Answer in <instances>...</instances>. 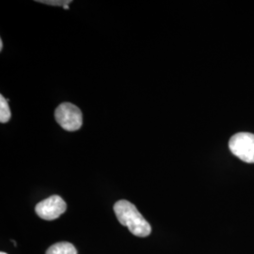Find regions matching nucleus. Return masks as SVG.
Returning <instances> with one entry per match:
<instances>
[{
  "label": "nucleus",
  "mask_w": 254,
  "mask_h": 254,
  "mask_svg": "<svg viewBox=\"0 0 254 254\" xmlns=\"http://www.w3.org/2000/svg\"><path fill=\"white\" fill-rule=\"evenodd\" d=\"M114 212L120 223L127 226L130 233L138 237H146L152 232L151 225L130 201L121 200L114 204Z\"/></svg>",
  "instance_id": "nucleus-1"
},
{
  "label": "nucleus",
  "mask_w": 254,
  "mask_h": 254,
  "mask_svg": "<svg viewBox=\"0 0 254 254\" xmlns=\"http://www.w3.org/2000/svg\"><path fill=\"white\" fill-rule=\"evenodd\" d=\"M55 119L64 130L69 132L79 130L83 123L81 110L71 103L61 104L55 111Z\"/></svg>",
  "instance_id": "nucleus-2"
},
{
  "label": "nucleus",
  "mask_w": 254,
  "mask_h": 254,
  "mask_svg": "<svg viewBox=\"0 0 254 254\" xmlns=\"http://www.w3.org/2000/svg\"><path fill=\"white\" fill-rule=\"evenodd\" d=\"M230 151L246 163H254V135L238 133L229 141Z\"/></svg>",
  "instance_id": "nucleus-3"
},
{
  "label": "nucleus",
  "mask_w": 254,
  "mask_h": 254,
  "mask_svg": "<svg viewBox=\"0 0 254 254\" xmlns=\"http://www.w3.org/2000/svg\"><path fill=\"white\" fill-rule=\"evenodd\" d=\"M67 205L64 199L58 195H53L39 202L35 207L36 214L43 219L54 220L60 218L66 211Z\"/></svg>",
  "instance_id": "nucleus-4"
},
{
  "label": "nucleus",
  "mask_w": 254,
  "mask_h": 254,
  "mask_svg": "<svg viewBox=\"0 0 254 254\" xmlns=\"http://www.w3.org/2000/svg\"><path fill=\"white\" fill-rule=\"evenodd\" d=\"M46 254H77L76 249L68 242H61L51 246Z\"/></svg>",
  "instance_id": "nucleus-5"
},
{
  "label": "nucleus",
  "mask_w": 254,
  "mask_h": 254,
  "mask_svg": "<svg viewBox=\"0 0 254 254\" xmlns=\"http://www.w3.org/2000/svg\"><path fill=\"white\" fill-rule=\"evenodd\" d=\"M11 117L10 109H9L8 100L4 98V96L0 95V123L6 124Z\"/></svg>",
  "instance_id": "nucleus-6"
},
{
  "label": "nucleus",
  "mask_w": 254,
  "mask_h": 254,
  "mask_svg": "<svg viewBox=\"0 0 254 254\" xmlns=\"http://www.w3.org/2000/svg\"><path fill=\"white\" fill-rule=\"evenodd\" d=\"M37 2L46 4V5H51V6H66L69 5L72 1L71 0H38Z\"/></svg>",
  "instance_id": "nucleus-7"
},
{
  "label": "nucleus",
  "mask_w": 254,
  "mask_h": 254,
  "mask_svg": "<svg viewBox=\"0 0 254 254\" xmlns=\"http://www.w3.org/2000/svg\"><path fill=\"white\" fill-rule=\"evenodd\" d=\"M2 49H3V42L2 40H0V51H2Z\"/></svg>",
  "instance_id": "nucleus-8"
},
{
  "label": "nucleus",
  "mask_w": 254,
  "mask_h": 254,
  "mask_svg": "<svg viewBox=\"0 0 254 254\" xmlns=\"http://www.w3.org/2000/svg\"><path fill=\"white\" fill-rule=\"evenodd\" d=\"M0 254H5V253H0Z\"/></svg>",
  "instance_id": "nucleus-9"
}]
</instances>
